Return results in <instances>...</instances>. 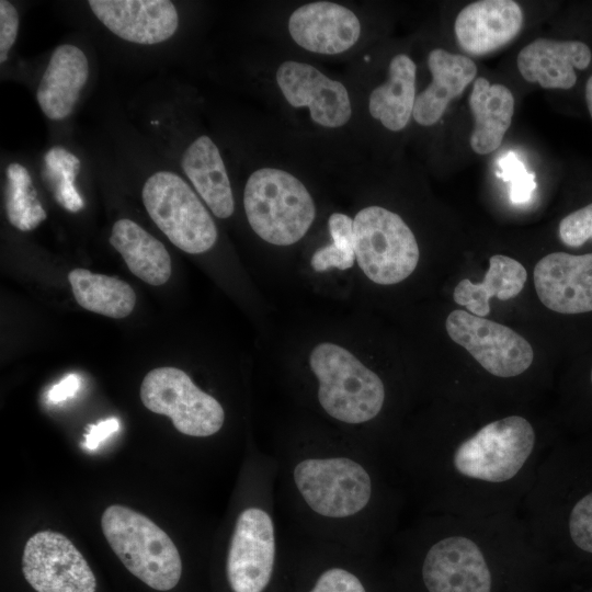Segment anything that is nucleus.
Masks as SVG:
<instances>
[{
    "label": "nucleus",
    "mask_w": 592,
    "mask_h": 592,
    "mask_svg": "<svg viewBox=\"0 0 592 592\" xmlns=\"http://www.w3.org/2000/svg\"><path fill=\"white\" fill-rule=\"evenodd\" d=\"M365 455L358 444L335 442L297 443L275 453L277 501L289 528L358 551L376 496Z\"/></svg>",
    "instance_id": "nucleus-1"
},
{
    "label": "nucleus",
    "mask_w": 592,
    "mask_h": 592,
    "mask_svg": "<svg viewBox=\"0 0 592 592\" xmlns=\"http://www.w3.org/2000/svg\"><path fill=\"white\" fill-rule=\"evenodd\" d=\"M276 478L275 462L257 500L243 506L235 519L225 569L232 592H264L273 579L284 540L276 510Z\"/></svg>",
    "instance_id": "nucleus-2"
},
{
    "label": "nucleus",
    "mask_w": 592,
    "mask_h": 592,
    "mask_svg": "<svg viewBox=\"0 0 592 592\" xmlns=\"http://www.w3.org/2000/svg\"><path fill=\"white\" fill-rule=\"evenodd\" d=\"M309 367L317 380L318 405L331 420L357 428L383 410L386 391L382 378L342 345L317 344Z\"/></svg>",
    "instance_id": "nucleus-3"
},
{
    "label": "nucleus",
    "mask_w": 592,
    "mask_h": 592,
    "mask_svg": "<svg viewBox=\"0 0 592 592\" xmlns=\"http://www.w3.org/2000/svg\"><path fill=\"white\" fill-rule=\"evenodd\" d=\"M243 208L257 236L281 247L303 239L316 217L312 195L304 182L292 172L271 166L255 169L248 177Z\"/></svg>",
    "instance_id": "nucleus-4"
},
{
    "label": "nucleus",
    "mask_w": 592,
    "mask_h": 592,
    "mask_svg": "<svg viewBox=\"0 0 592 592\" xmlns=\"http://www.w3.org/2000/svg\"><path fill=\"white\" fill-rule=\"evenodd\" d=\"M103 534L126 569L148 587L169 591L180 581V553L146 515L124 505L107 506L101 517Z\"/></svg>",
    "instance_id": "nucleus-5"
},
{
    "label": "nucleus",
    "mask_w": 592,
    "mask_h": 592,
    "mask_svg": "<svg viewBox=\"0 0 592 592\" xmlns=\"http://www.w3.org/2000/svg\"><path fill=\"white\" fill-rule=\"evenodd\" d=\"M141 200L152 221L180 250L200 254L216 243L218 232L213 217L179 174L160 170L149 175Z\"/></svg>",
    "instance_id": "nucleus-6"
},
{
    "label": "nucleus",
    "mask_w": 592,
    "mask_h": 592,
    "mask_svg": "<svg viewBox=\"0 0 592 592\" xmlns=\"http://www.w3.org/2000/svg\"><path fill=\"white\" fill-rule=\"evenodd\" d=\"M353 232L357 264L372 282L397 284L415 270L418 241L398 214L377 205L366 206L355 214Z\"/></svg>",
    "instance_id": "nucleus-7"
},
{
    "label": "nucleus",
    "mask_w": 592,
    "mask_h": 592,
    "mask_svg": "<svg viewBox=\"0 0 592 592\" xmlns=\"http://www.w3.org/2000/svg\"><path fill=\"white\" fill-rule=\"evenodd\" d=\"M535 444L532 424L511 415L482 426L455 451L453 464L463 476L489 482L512 479L523 467Z\"/></svg>",
    "instance_id": "nucleus-8"
},
{
    "label": "nucleus",
    "mask_w": 592,
    "mask_h": 592,
    "mask_svg": "<svg viewBox=\"0 0 592 592\" xmlns=\"http://www.w3.org/2000/svg\"><path fill=\"white\" fill-rule=\"evenodd\" d=\"M140 399L148 410L169 417L174 428L187 436L215 435L225 423L221 403L177 367L150 371L143 379Z\"/></svg>",
    "instance_id": "nucleus-9"
},
{
    "label": "nucleus",
    "mask_w": 592,
    "mask_h": 592,
    "mask_svg": "<svg viewBox=\"0 0 592 592\" xmlns=\"http://www.w3.org/2000/svg\"><path fill=\"white\" fill-rule=\"evenodd\" d=\"M449 338L490 374L514 377L532 364L534 351L530 342L511 328L466 310L449 312L445 321Z\"/></svg>",
    "instance_id": "nucleus-10"
},
{
    "label": "nucleus",
    "mask_w": 592,
    "mask_h": 592,
    "mask_svg": "<svg viewBox=\"0 0 592 592\" xmlns=\"http://www.w3.org/2000/svg\"><path fill=\"white\" fill-rule=\"evenodd\" d=\"M22 571L37 592H95L89 563L65 535L41 531L25 544Z\"/></svg>",
    "instance_id": "nucleus-11"
},
{
    "label": "nucleus",
    "mask_w": 592,
    "mask_h": 592,
    "mask_svg": "<svg viewBox=\"0 0 592 592\" xmlns=\"http://www.w3.org/2000/svg\"><path fill=\"white\" fill-rule=\"evenodd\" d=\"M275 82L284 100L292 107L306 110L319 127L338 129L352 117L348 88L308 62L283 61L275 71Z\"/></svg>",
    "instance_id": "nucleus-12"
},
{
    "label": "nucleus",
    "mask_w": 592,
    "mask_h": 592,
    "mask_svg": "<svg viewBox=\"0 0 592 592\" xmlns=\"http://www.w3.org/2000/svg\"><path fill=\"white\" fill-rule=\"evenodd\" d=\"M540 303L568 317L592 315V251H556L540 259L533 272Z\"/></svg>",
    "instance_id": "nucleus-13"
},
{
    "label": "nucleus",
    "mask_w": 592,
    "mask_h": 592,
    "mask_svg": "<svg viewBox=\"0 0 592 592\" xmlns=\"http://www.w3.org/2000/svg\"><path fill=\"white\" fill-rule=\"evenodd\" d=\"M287 32L301 49L337 56L360 41L362 24L349 7L333 1H312L296 8L288 16Z\"/></svg>",
    "instance_id": "nucleus-14"
},
{
    "label": "nucleus",
    "mask_w": 592,
    "mask_h": 592,
    "mask_svg": "<svg viewBox=\"0 0 592 592\" xmlns=\"http://www.w3.org/2000/svg\"><path fill=\"white\" fill-rule=\"evenodd\" d=\"M421 574L429 592H491V573L475 542L449 536L426 551Z\"/></svg>",
    "instance_id": "nucleus-15"
},
{
    "label": "nucleus",
    "mask_w": 592,
    "mask_h": 592,
    "mask_svg": "<svg viewBox=\"0 0 592 592\" xmlns=\"http://www.w3.org/2000/svg\"><path fill=\"white\" fill-rule=\"evenodd\" d=\"M99 22L115 36L138 45H157L179 27V12L168 0H90Z\"/></svg>",
    "instance_id": "nucleus-16"
},
{
    "label": "nucleus",
    "mask_w": 592,
    "mask_h": 592,
    "mask_svg": "<svg viewBox=\"0 0 592 592\" xmlns=\"http://www.w3.org/2000/svg\"><path fill=\"white\" fill-rule=\"evenodd\" d=\"M517 69L528 82L545 89L570 90L579 72L592 64V49L580 39L537 38L517 55Z\"/></svg>",
    "instance_id": "nucleus-17"
},
{
    "label": "nucleus",
    "mask_w": 592,
    "mask_h": 592,
    "mask_svg": "<svg viewBox=\"0 0 592 592\" xmlns=\"http://www.w3.org/2000/svg\"><path fill=\"white\" fill-rule=\"evenodd\" d=\"M523 24L521 7L512 0H480L457 15L454 31L460 47L471 55L491 53L512 41Z\"/></svg>",
    "instance_id": "nucleus-18"
},
{
    "label": "nucleus",
    "mask_w": 592,
    "mask_h": 592,
    "mask_svg": "<svg viewBox=\"0 0 592 592\" xmlns=\"http://www.w3.org/2000/svg\"><path fill=\"white\" fill-rule=\"evenodd\" d=\"M90 76L86 53L73 44L58 45L52 53L36 89V101L52 121L70 116Z\"/></svg>",
    "instance_id": "nucleus-19"
},
{
    "label": "nucleus",
    "mask_w": 592,
    "mask_h": 592,
    "mask_svg": "<svg viewBox=\"0 0 592 592\" xmlns=\"http://www.w3.org/2000/svg\"><path fill=\"white\" fill-rule=\"evenodd\" d=\"M428 67L432 81L417 94L412 112V118L426 127L442 117L449 102L464 92L477 73V67L469 57L442 48L429 53Z\"/></svg>",
    "instance_id": "nucleus-20"
},
{
    "label": "nucleus",
    "mask_w": 592,
    "mask_h": 592,
    "mask_svg": "<svg viewBox=\"0 0 592 592\" xmlns=\"http://www.w3.org/2000/svg\"><path fill=\"white\" fill-rule=\"evenodd\" d=\"M181 168L209 210L226 219L234 214L230 179L216 143L207 135L193 139L184 149Z\"/></svg>",
    "instance_id": "nucleus-21"
},
{
    "label": "nucleus",
    "mask_w": 592,
    "mask_h": 592,
    "mask_svg": "<svg viewBox=\"0 0 592 592\" xmlns=\"http://www.w3.org/2000/svg\"><path fill=\"white\" fill-rule=\"evenodd\" d=\"M415 77V62L398 54L389 62L387 79L369 93L368 113L386 129L400 132L408 125L417 98Z\"/></svg>",
    "instance_id": "nucleus-22"
},
{
    "label": "nucleus",
    "mask_w": 592,
    "mask_h": 592,
    "mask_svg": "<svg viewBox=\"0 0 592 592\" xmlns=\"http://www.w3.org/2000/svg\"><path fill=\"white\" fill-rule=\"evenodd\" d=\"M469 107L475 118L470 147L479 155L494 151L508 132L513 113L514 96L503 84H491L486 78L475 80L469 95Z\"/></svg>",
    "instance_id": "nucleus-23"
},
{
    "label": "nucleus",
    "mask_w": 592,
    "mask_h": 592,
    "mask_svg": "<svg viewBox=\"0 0 592 592\" xmlns=\"http://www.w3.org/2000/svg\"><path fill=\"white\" fill-rule=\"evenodd\" d=\"M110 243L122 255L129 271L144 282L159 286L171 276V258L161 241L139 224L121 218L112 227Z\"/></svg>",
    "instance_id": "nucleus-24"
},
{
    "label": "nucleus",
    "mask_w": 592,
    "mask_h": 592,
    "mask_svg": "<svg viewBox=\"0 0 592 592\" xmlns=\"http://www.w3.org/2000/svg\"><path fill=\"white\" fill-rule=\"evenodd\" d=\"M527 278L525 267L515 259L494 254L489 259V269L481 283L462 280L454 289V300L468 312L486 317L490 312V299L508 300L516 297Z\"/></svg>",
    "instance_id": "nucleus-25"
},
{
    "label": "nucleus",
    "mask_w": 592,
    "mask_h": 592,
    "mask_svg": "<svg viewBox=\"0 0 592 592\" xmlns=\"http://www.w3.org/2000/svg\"><path fill=\"white\" fill-rule=\"evenodd\" d=\"M73 296L84 309L111 318H125L134 309L136 294L124 281L87 269L68 273Z\"/></svg>",
    "instance_id": "nucleus-26"
},
{
    "label": "nucleus",
    "mask_w": 592,
    "mask_h": 592,
    "mask_svg": "<svg viewBox=\"0 0 592 592\" xmlns=\"http://www.w3.org/2000/svg\"><path fill=\"white\" fill-rule=\"evenodd\" d=\"M5 178V213L10 224L21 231L35 229L47 214L37 198L29 170L19 162H11Z\"/></svg>",
    "instance_id": "nucleus-27"
},
{
    "label": "nucleus",
    "mask_w": 592,
    "mask_h": 592,
    "mask_svg": "<svg viewBox=\"0 0 592 592\" xmlns=\"http://www.w3.org/2000/svg\"><path fill=\"white\" fill-rule=\"evenodd\" d=\"M45 171L54 198L66 210L77 213L83 208V201L75 181L80 169V160L61 146L52 147L44 157Z\"/></svg>",
    "instance_id": "nucleus-28"
},
{
    "label": "nucleus",
    "mask_w": 592,
    "mask_h": 592,
    "mask_svg": "<svg viewBox=\"0 0 592 592\" xmlns=\"http://www.w3.org/2000/svg\"><path fill=\"white\" fill-rule=\"evenodd\" d=\"M331 243L315 251L310 264L316 272L330 269H351L356 259L353 218L343 213H332L328 218Z\"/></svg>",
    "instance_id": "nucleus-29"
},
{
    "label": "nucleus",
    "mask_w": 592,
    "mask_h": 592,
    "mask_svg": "<svg viewBox=\"0 0 592 592\" xmlns=\"http://www.w3.org/2000/svg\"><path fill=\"white\" fill-rule=\"evenodd\" d=\"M498 164V175L505 182H510V200L514 204H524L531 201L536 189L535 174L527 172L524 164L513 153L502 157Z\"/></svg>",
    "instance_id": "nucleus-30"
},
{
    "label": "nucleus",
    "mask_w": 592,
    "mask_h": 592,
    "mask_svg": "<svg viewBox=\"0 0 592 592\" xmlns=\"http://www.w3.org/2000/svg\"><path fill=\"white\" fill-rule=\"evenodd\" d=\"M558 237L570 249H580L592 242V201L560 219Z\"/></svg>",
    "instance_id": "nucleus-31"
},
{
    "label": "nucleus",
    "mask_w": 592,
    "mask_h": 592,
    "mask_svg": "<svg viewBox=\"0 0 592 592\" xmlns=\"http://www.w3.org/2000/svg\"><path fill=\"white\" fill-rule=\"evenodd\" d=\"M306 592H367V590L353 570L332 565L320 571L311 588Z\"/></svg>",
    "instance_id": "nucleus-32"
},
{
    "label": "nucleus",
    "mask_w": 592,
    "mask_h": 592,
    "mask_svg": "<svg viewBox=\"0 0 592 592\" xmlns=\"http://www.w3.org/2000/svg\"><path fill=\"white\" fill-rule=\"evenodd\" d=\"M568 528L573 544L581 550L592 554V491L573 505Z\"/></svg>",
    "instance_id": "nucleus-33"
},
{
    "label": "nucleus",
    "mask_w": 592,
    "mask_h": 592,
    "mask_svg": "<svg viewBox=\"0 0 592 592\" xmlns=\"http://www.w3.org/2000/svg\"><path fill=\"white\" fill-rule=\"evenodd\" d=\"M20 25L16 8L8 0L0 1V62L4 64L13 47Z\"/></svg>",
    "instance_id": "nucleus-34"
},
{
    "label": "nucleus",
    "mask_w": 592,
    "mask_h": 592,
    "mask_svg": "<svg viewBox=\"0 0 592 592\" xmlns=\"http://www.w3.org/2000/svg\"><path fill=\"white\" fill-rule=\"evenodd\" d=\"M119 429V421L116 418H109L90 426L86 434L84 446L88 449H95L101 442Z\"/></svg>",
    "instance_id": "nucleus-35"
},
{
    "label": "nucleus",
    "mask_w": 592,
    "mask_h": 592,
    "mask_svg": "<svg viewBox=\"0 0 592 592\" xmlns=\"http://www.w3.org/2000/svg\"><path fill=\"white\" fill-rule=\"evenodd\" d=\"M80 387V378L76 374H70L55 384L49 390L47 398L50 402L57 403L72 397Z\"/></svg>",
    "instance_id": "nucleus-36"
},
{
    "label": "nucleus",
    "mask_w": 592,
    "mask_h": 592,
    "mask_svg": "<svg viewBox=\"0 0 592 592\" xmlns=\"http://www.w3.org/2000/svg\"><path fill=\"white\" fill-rule=\"evenodd\" d=\"M584 101L587 105L588 113L590 115V118L592 121V73L589 75L584 82Z\"/></svg>",
    "instance_id": "nucleus-37"
},
{
    "label": "nucleus",
    "mask_w": 592,
    "mask_h": 592,
    "mask_svg": "<svg viewBox=\"0 0 592 592\" xmlns=\"http://www.w3.org/2000/svg\"><path fill=\"white\" fill-rule=\"evenodd\" d=\"M588 378H589V384H590V387H591V390H592V361H591V363L589 365Z\"/></svg>",
    "instance_id": "nucleus-38"
}]
</instances>
